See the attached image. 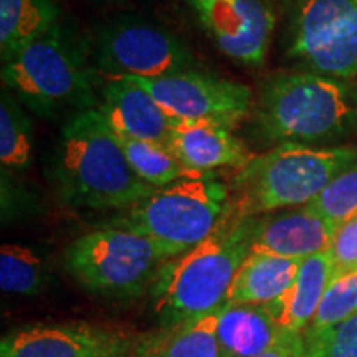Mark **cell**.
<instances>
[{
    "label": "cell",
    "mask_w": 357,
    "mask_h": 357,
    "mask_svg": "<svg viewBox=\"0 0 357 357\" xmlns=\"http://www.w3.org/2000/svg\"><path fill=\"white\" fill-rule=\"evenodd\" d=\"M33 153V128L29 114L10 89L0 95V164L2 174L29 171Z\"/></svg>",
    "instance_id": "22"
},
{
    "label": "cell",
    "mask_w": 357,
    "mask_h": 357,
    "mask_svg": "<svg viewBox=\"0 0 357 357\" xmlns=\"http://www.w3.org/2000/svg\"><path fill=\"white\" fill-rule=\"evenodd\" d=\"M47 281L43 258L32 247L7 243L0 248V288L6 293L33 296Z\"/></svg>",
    "instance_id": "24"
},
{
    "label": "cell",
    "mask_w": 357,
    "mask_h": 357,
    "mask_svg": "<svg viewBox=\"0 0 357 357\" xmlns=\"http://www.w3.org/2000/svg\"><path fill=\"white\" fill-rule=\"evenodd\" d=\"M305 357H357V314L318 336H305Z\"/></svg>",
    "instance_id": "27"
},
{
    "label": "cell",
    "mask_w": 357,
    "mask_h": 357,
    "mask_svg": "<svg viewBox=\"0 0 357 357\" xmlns=\"http://www.w3.org/2000/svg\"><path fill=\"white\" fill-rule=\"evenodd\" d=\"M114 134L123 147L124 154H126L129 164H131L132 171L147 185L154 187V189H164V187L187 181V178L213 176V174H200L192 171V169H187L167 146L151 141L134 139V137L123 136V134L118 132Z\"/></svg>",
    "instance_id": "21"
},
{
    "label": "cell",
    "mask_w": 357,
    "mask_h": 357,
    "mask_svg": "<svg viewBox=\"0 0 357 357\" xmlns=\"http://www.w3.org/2000/svg\"><path fill=\"white\" fill-rule=\"evenodd\" d=\"M124 78L144 88L172 118L182 121H212L234 128L247 118L253 105L247 84L194 70L159 78Z\"/></svg>",
    "instance_id": "9"
},
{
    "label": "cell",
    "mask_w": 357,
    "mask_h": 357,
    "mask_svg": "<svg viewBox=\"0 0 357 357\" xmlns=\"http://www.w3.org/2000/svg\"><path fill=\"white\" fill-rule=\"evenodd\" d=\"M230 208V187L215 176L187 178L158 189L106 225L144 235L174 258L205 242Z\"/></svg>",
    "instance_id": "6"
},
{
    "label": "cell",
    "mask_w": 357,
    "mask_h": 357,
    "mask_svg": "<svg viewBox=\"0 0 357 357\" xmlns=\"http://www.w3.org/2000/svg\"><path fill=\"white\" fill-rule=\"evenodd\" d=\"M200 26L223 55L245 66H261L276 26L270 0H185Z\"/></svg>",
    "instance_id": "10"
},
{
    "label": "cell",
    "mask_w": 357,
    "mask_h": 357,
    "mask_svg": "<svg viewBox=\"0 0 357 357\" xmlns=\"http://www.w3.org/2000/svg\"><path fill=\"white\" fill-rule=\"evenodd\" d=\"M257 217L234 208L205 242L160 266L151 287L154 318L172 328L227 305L236 271L252 252Z\"/></svg>",
    "instance_id": "2"
},
{
    "label": "cell",
    "mask_w": 357,
    "mask_h": 357,
    "mask_svg": "<svg viewBox=\"0 0 357 357\" xmlns=\"http://www.w3.org/2000/svg\"><path fill=\"white\" fill-rule=\"evenodd\" d=\"M136 346L128 333L84 321L33 323L2 337L0 357H131Z\"/></svg>",
    "instance_id": "11"
},
{
    "label": "cell",
    "mask_w": 357,
    "mask_h": 357,
    "mask_svg": "<svg viewBox=\"0 0 357 357\" xmlns=\"http://www.w3.org/2000/svg\"><path fill=\"white\" fill-rule=\"evenodd\" d=\"M222 307L172 328H160L137 341L134 352H146L158 357H223L218 342V318Z\"/></svg>",
    "instance_id": "19"
},
{
    "label": "cell",
    "mask_w": 357,
    "mask_h": 357,
    "mask_svg": "<svg viewBox=\"0 0 357 357\" xmlns=\"http://www.w3.org/2000/svg\"><path fill=\"white\" fill-rule=\"evenodd\" d=\"M95 75L82 48L58 24L3 63L2 82L40 118L55 119L63 111L96 109Z\"/></svg>",
    "instance_id": "5"
},
{
    "label": "cell",
    "mask_w": 357,
    "mask_h": 357,
    "mask_svg": "<svg viewBox=\"0 0 357 357\" xmlns=\"http://www.w3.org/2000/svg\"><path fill=\"white\" fill-rule=\"evenodd\" d=\"M283 333L261 305L227 303L218 318L223 357H257L270 349Z\"/></svg>",
    "instance_id": "17"
},
{
    "label": "cell",
    "mask_w": 357,
    "mask_h": 357,
    "mask_svg": "<svg viewBox=\"0 0 357 357\" xmlns=\"http://www.w3.org/2000/svg\"><path fill=\"white\" fill-rule=\"evenodd\" d=\"M356 162L354 146L278 144L238 169L230 189L235 192L231 208L242 217H258L284 207H303Z\"/></svg>",
    "instance_id": "3"
},
{
    "label": "cell",
    "mask_w": 357,
    "mask_h": 357,
    "mask_svg": "<svg viewBox=\"0 0 357 357\" xmlns=\"http://www.w3.org/2000/svg\"><path fill=\"white\" fill-rule=\"evenodd\" d=\"M303 65L312 73L341 82L357 77V8L303 60Z\"/></svg>",
    "instance_id": "23"
},
{
    "label": "cell",
    "mask_w": 357,
    "mask_h": 357,
    "mask_svg": "<svg viewBox=\"0 0 357 357\" xmlns=\"http://www.w3.org/2000/svg\"><path fill=\"white\" fill-rule=\"evenodd\" d=\"M306 207L336 229L357 218V162L334 177Z\"/></svg>",
    "instance_id": "26"
},
{
    "label": "cell",
    "mask_w": 357,
    "mask_h": 357,
    "mask_svg": "<svg viewBox=\"0 0 357 357\" xmlns=\"http://www.w3.org/2000/svg\"><path fill=\"white\" fill-rule=\"evenodd\" d=\"M167 147L187 169L200 174H213L222 167L242 169L253 159L231 128L212 121L177 119Z\"/></svg>",
    "instance_id": "14"
},
{
    "label": "cell",
    "mask_w": 357,
    "mask_h": 357,
    "mask_svg": "<svg viewBox=\"0 0 357 357\" xmlns=\"http://www.w3.org/2000/svg\"><path fill=\"white\" fill-rule=\"evenodd\" d=\"M301 260L250 252L236 271L227 303L270 305L291 288Z\"/></svg>",
    "instance_id": "16"
},
{
    "label": "cell",
    "mask_w": 357,
    "mask_h": 357,
    "mask_svg": "<svg viewBox=\"0 0 357 357\" xmlns=\"http://www.w3.org/2000/svg\"><path fill=\"white\" fill-rule=\"evenodd\" d=\"M281 2H284V3H291V6H293V3L296 2V0H281Z\"/></svg>",
    "instance_id": "30"
},
{
    "label": "cell",
    "mask_w": 357,
    "mask_h": 357,
    "mask_svg": "<svg viewBox=\"0 0 357 357\" xmlns=\"http://www.w3.org/2000/svg\"><path fill=\"white\" fill-rule=\"evenodd\" d=\"M257 357H305V334L283 331L270 349Z\"/></svg>",
    "instance_id": "28"
},
{
    "label": "cell",
    "mask_w": 357,
    "mask_h": 357,
    "mask_svg": "<svg viewBox=\"0 0 357 357\" xmlns=\"http://www.w3.org/2000/svg\"><path fill=\"white\" fill-rule=\"evenodd\" d=\"M132 357H158L154 354H146V352H134Z\"/></svg>",
    "instance_id": "29"
},
{
    "label": "cell",
    "mask_w": 357,
    "mask_h": 357,
    "mask_svg": "<svg viewBox=\"0 0 357 357\" xmlns=\"http://www.w3.org/2000/svg\"><path fill=\"white\" fill-rule=\"evenodd\" d=\"M58 17L60 12L53 0H0V56L3 63L60 24Z\"/></svg>",
    "instance_id": "20"
},
{
    "label": "cell",
    "mask_w": 357,
    "mask_h": 357,
    "mask_svg": "<svg viewBox=\"0 0 357 357\" xmlns=\"http://www.w3.org/2000/svg\"><path fill=\"white\" fill-rule=\"evenodd\" d=\"M93 55L105 77L159 78L195 65L187 45L171 30L129 15L98 30Z\"/></svg>",
    "instance_id": "8"
},
{
    "label": "cell",
    "mask_w": 357,
    "mask_h": 357,
    "mask_svg": "<svg viewBox=\"0 0 357 357\" xmlns=\"http://www.w3.org/2000/svg\"><path fill=\"white\" fill-rule=\"evenodd\" d=\"M48 171L56 194L75 208L126 211L158 190L132 171L114 131L96 109L66 119Z\"/></svg>",
    "instance_id": "1"
},
{
    "label": "cell",
    "mask_w": 357,
    "mask_h": 357,
    "mask_svg": "<svg viewBox=\"0 0 357 357\" xmlns=\"http://www.w3.org/2000/svg\"><path fill=\"white\" fill-rule=\"evenodd\" d=\"M331 280L333 261L329 252L306 258L291 288L276 301L265 305L266 311L281 331L305 333Z\"/></svg>",
    "instance_id": "15"
},
{
    "label": "cell",
    "mask_w": 357,
    "mask_h": 357,
    "mask_svg": "<svg viewBox=\"0 0 357 357\" xmlns=\"http://www.w3.org/2000/svg\"><path fill=\"white\" fill-rule=\"evenodd\" d=\"M337 229L306 205L288 212L257 217L252 252L306 260L329 252Z\"/></svg>",
    "instance_id": "13"
},
{
    "label": "cell",
    "mask_w": 357,
    "mask_h": 357,
    "mask_svg": "<svg viewBox=\"0 0 357 357\" xmlns=\"http://www.w3.org/2000/svg\"><path fill=\"white\" fill-rule=\"evenodd\" d=\"M357 314V270L336 276L326 289L323 300L305 336H318L334 326L344 323Z\"/></svg>",
    "instance_id": "25"
},
{
    "label": "cell",
    "mask_w": 357,
    "mask_h": 357,
    "mask_svg": "<svg viewBox=\"0 0 357 357\" xmlns=\"http://www.w3.org/2000/svg\"><path fill=\"white\" fill-rule=\"evenodd\" d=\"M171 255L158 242L136 231L105 225L70 243L68 273L88 291L109 298H136L151 289Z\"/></svg>",
    "instance_id": "7"
},
{
    "label": "cell",
    "mask_w": 357,
    "mask_h": 357,
    "mask_svg": "<svg viewBox=\"0 0 357 357\" xmlns=\"http://www.w3.org/2000/svg\"><path fill=\"white\" fill-rule=\"evenodd\" d=\"M288 29V55L305 60L357 8V0H296Z\"/></svg>",
    "instance_id": "18"
},
{
    "label": "cell",
    "mask_w": 357,
    "mask_h": 357,
    "mask_svg": "<svg viewBox=\"0 0 357 357\" xmlns=\"http://www.w3.org/2000/svg\"><path fill=\"white\" fill-rule=\"evenodd\" d=\"M257 123L278 144H319L354 128L357 102L341 79L312 71L276 75L263 86Z\"/></svg>",
    "instance_id": "4"
},
{
    "label": "cell",
    "mask_w": 357,
    "mask_h": 357,
    "mask_svg": "<svg viewBox=\"0 0 357 357\" xmlns=\"http://www.w3.org/2000/svg\"><path fill=\"white\" fill-rule=\"evenodd\" d=\"M96 111L114 132L167 146L172 118L144 88L124 77H105Z\"/></svg>",
    "instance_id": "12"
}]
</instances>
